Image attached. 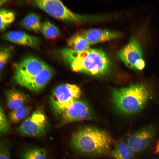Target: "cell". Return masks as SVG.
Returning a JSON list of instances; mask_svg holds the SVG:
<instances>
[{"mask_svg": "<svg viewBox=\"0 0 159 159\" xmlns=\"http://www.w3.org/2000/svg\"><path fill=\"white\" fill-rule=\"evenodd\" d=\"M40 31L46 38L50 40L56 39L60 36V34L58 28L48 21L42 23Z\"/></svg>", "mask_w": 159, "mask_h": 159, "instance_id": "cell-19", "label": "cell"}, {"mask_svg": "<svg viewBox=\"0 0 159 159\" xmlns=\"http://www.w3.org/2000/svg\"><path fill=\"white\" fill-rule=\"evenodd\" d=\"M118 55L127 66L135 70L136 63L143 59L141 47L134 37L131 38L128 42L119 51Z\"/></svg>", "mask_w": 159, "mask_h": 159, "instance_id": "cell-10", "label": "cell"}, {"mask_svg": "<svg viewBox=\"0 0 159 159\" xmlns=\"http://www.w3.org/2000/svg\"><path fill=\"white\" fill-rule=\"evenodd\" d=\"M7 106L11 110L24 105L27 101L26 95L22 92L15 89H10L5 92Z\"/></svg>", "mask_w": 159, "mask_h": 159, "instance_id": "cell-14", "label": "cell"}, {"mask_svg": "<svg viewBox=\"0 0 159 159\" xmlns=\"http://www.w3.org/2000/svg\"><path fill=\"white\" fill-rule=\"evenodd\" d=\"M15 15L12 11L0 8V32L5 29L15 20Z\"/></svg>", "mask_w": 159, "mask_h": 159, "instance_id": "cell-21", "label": "cell"}, {"mask_svg": "<svg viewBox=\"0 0 159 159\" xmlns=\"http://www.w3.org/2000/svg\"><path fill=\"white\" fill-rule=\"evenodd\" d=\"M7 0H0V7L8 2Z\"/></svg>", "mask_w": 159, "mask_h": 159, "instance_id": "cell-25", "label": "cell"}, {"mask_svg": "<svg viewBox=\"0 0 159 159\" xmlns=\"http://www.w3.org/2000/svg\"><path fill=\"white\" fill-rule=\"evenodd\" d=\"M2 38L4 40L16 44L34 48L38 47L39 43L38 38L19 30L6 32L2 35Z\"/></svg>", "mask_w": 159, "mask_h": 159, "instance_id": "cell-12", "label": "cell"}, {"mask_svg": "<svg viewBox=\"0 0 159 159\" xmlns=\"http://www.w3.org/2000/svg\"><path fill=\"white\" fill-rule=\"evenodd\" d=\"M31 110V108L29 106L24 105L11 110L9 114V119L13 123H18L26 117Z\"/></svg>", "mask_w": 159, "mask_h": 159, "instance_id": "cell-20", "label": "cell"}, {"mask_svg": "<svg viewBox=\"0 0 159 159\" xmlns=\"http://www.w3.org/2000/svg\"><path fill=\"white\" fill-rule=\"evenodd\" d=\"M59 52L62 59L75 72L99 75L106 72L110 68L107 55L100 49L89 48L78 51L67 48L60 49Z\"/></svg>", "mask_w": 159, "mask_h": 159, "instance_id": "cell-1", "label": "cell"}, {"mask_svg": "<svg viewBox=\"0 0 159 159\" xmlns=\"http://www.w3.org/2000/svg\"><path fill=\"white\" fill-rule=\"evenodd\" d=\"M53 72L47 64L27 85L25 88L34 92H38L44 87L51 79Z\"/></svg>", "mask_w": 159, "mask_h": 159, "instance_id": "cell-13", "label": "cell"}, {"mask_svg": "<svg viewBox=\"0 0 159 159\" xmlns=\"http://www.w3.org/2000/svg\"><path fill=\"white\" fill-rule=\"evenodd\" d=\"M61 115L62 125L92 118L91 111L88 105L78 100L74 101Z\"/></svg>", "mask_w": 159, "mask_h": 159, "instance_id": "cell-9", "label": "cell"}, {"mask_svg": "<svg viewBox=\"0 0 159 159\" xmlns=\"http://www.w3.org/2000/svg\"></svg>", "mask_w": 159, "mask_h": 159, "instance_id": "cell-26", "label": "cell"}, {"mask_svg": "<svg viewBox=\"0 0 159 159\" xmlns=\"http://www.w3.org/2000/svg\"><path fill=\"white\" fill-rule=\"evenodd\" d=\"M0 159H10V148L8 144L0 140Z\"/></svg>", "mask_w": 159, "mask_h": 159, "instance_id": "cell-24", "label": "cell"}, {"mask_svg": "<svg viewBox=\"0 0 159 159\" xmlns=\"http://www.w3.org/2000/svg\"><path fill=\"white\" fill-rule=\"evenodd\" d=\"M33 3L51 16L63 21L77 22L84 19L83 16L72 11L59 0H37Z\"/></svg>", "mask_w": 159, "mask_h": 159, "instance_id": "cell-6", "label": "cell"}, {"mask_svg": "<svg viewBox=\"0 0 159 159\" xmlns=\"http://www.w3.org/2000/svg\"><path fill=\"white\" fill-rule=\"evenodd\" d=\"M112 139L106 131L92 126L77 130L71 140L72 147L77 152L90 155H103L109 153Z\"/></svg>", "mask_w": 159, "mask_h": 159, "instance_id": "cell-2", "label": "cell"}, {"mask_svg": "<svg viewBox=\"0 0 159 159\" xmlns=\"http://www.w3.org/2000/svg\"><path fill=\"white\" fill-rule=\"evenodd\" d=\"M91 45L112 40L121 36L120 33L107 29H90L80 31Z\"/></svg>", "mask_w": 159, "mask_h": 159, "instance_id": "cell-11", "label": "cell"}, {"mask_svg": "<svg viewBox=\"0 0 159 159\" xmlns=\"http://www.w3.org/2000/svg\"><path fill=\"white\" fill-rule=\"evenodd\" d=\"M155 135V130L151 126L145 127L138 130L127 139L126 143L134 153L146 149L150 144Z\"/></svg>", "mask_w": 159, "mask_h": 159, "instance_id": "cell-8", "label": "cell"}, {"mask_svg": "<svg viewBox=\"0 0 159 159\" xmlns=\"http://www.w3.org/2000/svg\"><path fill=\"white\" fill-rule=\"evenodd\" d=\"M134 153L130 149L126 143L120 140L115 144L111 154L114 159H131Z\"/></svg>", "mask_w": 159, "mask_h": 159, "instance_id": "cell-16", "label": "cell"}, {"mask_svg": "<svg viewBox=\"0 0 159 159\" xmlns=\"http://www.w3.org/2000/svg\"><path fill=\"white\" fill-rule=\"evenodd\" d=\"M67 44L69 48L78 51L87 49L91 45L80 32L74 34L68 39Z\"/></svg>", "mask_w": 159, "mask_h": 159, "instance_id": "cell-15", "label": "cell"}, {"mask_svg": "<svg viewBox=\"0 0 159 159\" xmlns=\"http://www.w3.org/2000/svg\"><path fill=\"white\" fill-rule=\"evenodd\" d=\"M112 96L115 105L121 112L131 115L143 108L148 99L149 94L144 86L136 84L114 89Z\"/></svg>", "mask_w": 159, "mask_h": 159, "instance_id": "cell-3", "label": "cell"}, {"mask_svg": "<svg viewBox=\"0 0 159 159\" xmlns=\"http://www.w3.org/2000/svg\"><path fill=\"white\" fill-rule=\"evenodd\" d=\"M11 49L8 47L0 48V71L8 62L11 55Z\"/></svg>", "mask_w": 159, "mask_h": 159, "instance_id": "cell-23", "label": "cell"}, {"mask_svg": "<svg viewBox=\"0 0 159 159\" xmlns=\"http://www.w3.org/2000/svg\"><path fill=\"white\" fill-rule=\"evenodd\" d=\"M80 95V89L75 85L66 83L58 86L53 91L50 98L55 114L61 115Z\"/></svg>", "mask_w": 159, "mask_h": 159, "instance_id": "cell-4", "label": "cell"}, {"mask_svg": "<svg viewBox=\"0 0 159 159\" xmlns=\"http://www.w3.org/2000/svg\"><path fill=\"white\" fill-rule=\"evenodd\" d=\"M22 26L25 29L33 32L40 31L42 23L39 16L34 12L27 14L21 22Z\"/></svg>", "mask_w": 159, "mask_h": 159, "instance_id": "cell-17", "label": "cell"}, {"mask_svg": "<svg viewBox=\"0 0 159 159\" xmlns=\"http://www.w3.org/2000/svg\"><path fill=\"white\" fill-rule=\"evenodd\" d=\"M10 130V126L3 109L0 104V135L4 134Z\"/></svg>", "mask_w": 159, "mask_h": 159, "instance_id": "cell-22", "label": "cell"}, {"mask_svg": "<svg viewBox=\"0 0 159 159\" xmlns=\"http://www.w3.org/2000/svg\"><path fill=\"white\" fill-rule=\"evenodd\" d=\"M46 150L38 147H31L26 149L22 153V159H47Z\"/></svg>", "mask_w": 159, "mask_h": 159, "instance_id": "cell-18", "label": "cell"}, {"mask_svg": "<svg viewBox=\"0 0 159 159\" xmlns=\"http://www.w3.org/2000/svg\"><path fill=\"white\" fill-rule=\"evenodd\" d=\"M47 64L36 57L29 56L25 57L17 64L15 67L14 80L20 85L25 87Z\"/></svg>", "mask_w": 159, "mask_h": 159, "instance_id": "cell-5", "label": "cell"}, {"mask_svg": "<svg viewBox=\"0 0 159 159\" xmlns=\"http://www.w3.org/2000/svg\"><path fill=\"white\" fill-rule=\"evenodd\" d=\"M49 127L45 114L41 110L37 109L26 119L16 130L22 135L39 137L44 135Z\"/></svg>", "mask_w": 159, "mask_h": 159, "instance_id": "cell-7", "label": "cell"}]
</instances>
